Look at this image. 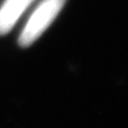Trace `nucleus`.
Segmentation results:
<instances>
[{"instance_id": "1", "label": "nucleus", "mask_w": 128, "mask_h": 128, "mask_svg": "<svg viewBox=\"0 0 128 128\" xmlns=\"http://www.w3.org/2000/svg\"><path fill=\"white\" fill-rule=\"evenodd\" d=\"M66 0H42L32 12L19 36V44L23 48L32 45L56 19Z\"/></svg>"}, {"instance_id": "2", "label": "nucleus", "mask_w": 128, "mask_h": 128, "mask_svg": "<svg viewBox=\"0 0 128 128\" xmlns=\"http://www.w3.org/2000/svg\"><path fill=\"white\" fill-rule=\"evenodd\" d=\"M34 0H5L0 6V36L8 33Z\"/></svg>"}]
</instances>
